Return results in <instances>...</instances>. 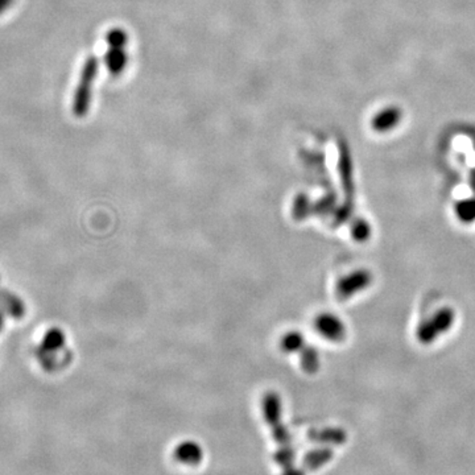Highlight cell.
Instances as JSON below:
<instances>
[{"instance_id": "obj_4", "label": "cell", "mask_w": 475, "mask_h": 475, "mask_svg": "<svg viewBox=\"0 0 475 475\" xmlns=\"http://www.w3.org/2000/svg\"><path fill=\"white\" fill-rule=\"evenodd\" d=\"M309 438L321 444L343 445L347 441V433L342 428H326L310 431Z\"/></svg>"}, {"instance_id": "obj_15", "label": "cell", "mask_w": 475, "mask_h": 475, "mask_svg": "<svg viewBox=\"0 0 475 475\" xmlns=\"http://www.w3.org/2000/svg\"><path fill=\"white\" fill-rule=\"evenodd\" d=\"M1 325H3V317H1V314H0V329H1Z\"/></svg>"}, {"instance_id": "obj_8", "label": "cell", "mask_w": 475, "mask_h": 475, "mask_svg": "<svg viewBox=\"0 0 475 475\" xmlns=\"http://www.w3.org/2000/svg\"><path fill=\"white\" fill-rule=\"evenodd\" d=\"M300 364L307 374H316L320 369V354L314 347L305 346L300 352Z\"/></svg>"}, {"instance_id": "obj_13", "label": "cell", "mask_w": 475, "mask_h": 475, "mask_svg": "<svg viewBox=\"0 0 475 475\" xmlns=\"http://www.w3.org/2000/svg\"><path fill=\"white\" fill-rule=\"evenodd\" d=\"M63 343H65V335L62 334V331L60 329H52L47 333L44 342H42V349L45 352H54V350H58Z\"/></svg>"}, {"instance_id": "obj_12", "label": "cell", "mask_w": 475, "mask_h": 475, "mask_svg": "<svg viewBox=\"0 0 475 475\" xmlns=\"http://www.w3.org/2000/svg\"><path fill=\"white\" fill-rule=\"evenodd\" d=\"M438 335H440V334H438L437 331L434 329L433 323L431 322V320H426L421 322V323L419 325L417 331H416L417 341L420 342V343H423V345H431V343H433V342L437 341Z\"/></svg>"}, {"instance_id": "obj_9", "label": "cell", "mask_w": 475, "mask_h": 475, "mask_svg": "<svg viewBox=\"0 0 475 475\" xmlns=\"http://www.w3.org/2000/svg\"><path fill=\"white\" fill-rule=\"evenodd\" d=\"M331 458H333V450L329 448H321V449H316L308 453L304 458V464L310 470H316V469H320L321 466L328 464Z\"/></svg>"}, {"instance_id": "obj_3", "label": "cell", "mask_w": 475, "mask_h": 475, "mask_svg": "<svg viewBox=\"0 0 475 475\" xmlns=\"http://www.w3.org/2000/svg\"><path fill=\"white\" fill-rule=\"evenodd\" d=\"M403 121V111L395 104L379 109L371 119L372 130L378 134H388L396 130Z\"/></svg>"}, {"instance_id": "obj_1", "label": "cell", "mask_w": 475, "mask_h": 475, "mask_svg": "<svg viewBox=\"0 0 475 475\" xmlns=\"http://www.w3.org/2000/svg\"><path fill=\"white\" fill-rule=\"evenodd\" d=\"M372 284V273L367 269H357L337 283L335 293L340 300L352 299L357 293L367 290Z\"/></svg>"}, {"instance_id": "obj_5", "label": "cell", "mask_w": 475, "mask_h": 475, "mask_svg": "<svg viewBox=\"0 0 475 475\" xmlns=\"http://www.w3.org/2000/svg\"><path fill=\"white\" fill-rule=\"evenodd\" d=\"M175 457L178 462L196 465L202 458V449L196 443H183L177 446Z\"/></svg>"}, {"instance_id": "obj_10", "label": "cell", "mask_w": 475, "mask_h": 475, "mask_svg": "<svg viewBox=\"0 0 475 475\" xmlns=\"http://www.w3.org/2000/svg\"><path fill=\"white\" fill-rule=\"evenodd\" d=\"M455 210V216L462 223L470 225L475 222V198H467L457 202Z\"/></svg>"}, {"instance_id": "obj_2", "label": "cell", "mask_w": 475, "mask_h": 475, "mask_svg": "<svg viewBox=\"0 0 475 475\" xmlns=\"http://www.w3.org/2000/svg\"><path fill=\"white\" fill-rule=\"evenodd\" d=\"M314 331L326 341L341 342L346 337V326L343 321L333 313H320L313 321Z\"/></svg>"}, {"instance_id": "obj_6", "label": "cell", "mask_w": 475, "mask_h": 475, "mask_svg": "<svg viewBox=\"0 0 475 475\" xmlns=\"http://www.w3.org/2000/svg\"><path fill=\"white\" fill-rule=\"evenodd\" d=\"M438 334H445L452 329L455 321V310L452 308H441L429 319Z\"/></svg>"}, {"instance_id": "obj_7", "label": "cell", "mask_w": 475, "mask_h": 475, "mask_svg": "<svg viewBox=\"0 0 475 475\" xmlns=\"http://www.w3.org/2000/svg\"><path fill=\"white\" fill-rule=\"evenodd\" d=\"M305 346L304 335L299 331H288L280 340V349L287 354L300 352Z\"/></svg>"}, {"instance_id": "obj_11", "label": "cell", "mask_w": 475, "mask_h": 475, "mask_svg": "<svg viewBox=\"0 0 475 475\" xmlns=\"http://www.w3.org/2000/svg\"><path fill=\"white\" fill-rule=\"evenodd\" d=\"M350 233H352V239L355 242L364 243L371 238V225L366 219H362V218L354 219L352 222V226H350Z\"/></svg>"}, {"instance_id": "obj_14", "label": "cell", "mask_w": 475, "mask_h": 475, "mask_svg": "<svg viewBox=\"0 0 475 475\" xmlns=\"http://www.w3.org/2000/svg\"><path fill=\"white\" fill-rule=\"evenodd\" d=\"M352 214V202L349 201L347 204L342 205L338 210H337V221L342 223V222H346L347 219H350Z\"/></svg>"}]
</instances>
